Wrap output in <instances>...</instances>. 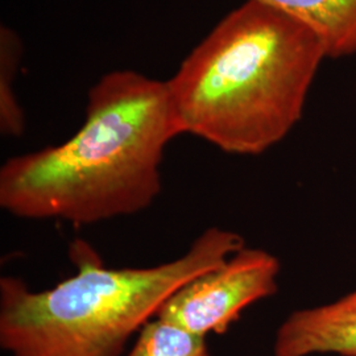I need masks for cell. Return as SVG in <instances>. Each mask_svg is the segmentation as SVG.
Wrapping results in <instances>:
<instances>
[{
  "mask_svg": "<svg viewBox=\"0 0 356 356\" xmlns=\"http://www.w3.org/2000/svg\"><path fill=\"white\" fill-rule=\"evenodd\" d=\"M313 29L329 58L356 54V0H256Z\"/></svg>",
  "mask_w": 356,
  "mask_h": 356,
  "instance_id": "8992f818",
  "label": "cell"
},
{
  "mask_svg": "<svg viewBox=\"0 0 356 356\" xmlns=\"http://www.w3.org/2000/svg\"><path fill=\"white\" fill-rule=\"evenodd\" d=\"M280 269L275 254L244 247L173 293L156 317L202 337L225 334L248 306L277 293Z\"/></svg>",
  "mask_w": 356,
  "mask_h": 356,
  "instance_id": "277c9868",
  "label": "cell"
},
{
  "mask_svg": "<svg viewBox=\"0 0 356 356\" xmlns=\"http://www.w3.org/2000/svg\"><path fill=\"white\" fill-rule=\"evenodd\" d=\"M179 135L166 82L107 73L90 89L85 122L72 138L3 164L0 206L22 219L76 227L138 214L161 193L164 152Z\"/></svg>",
  "mask_w": 356,
  "mask_h": 356,
  "instance_id": "6da1fadb",
  "label": "cell"
},
{
  "mask_svg": "<svg viewBox=\"0 0 356 356\" xmlns=\"http://www.w3.org/2000/svg\"><path fill=\"white\" fill-rule=\"evenodd\" d=\"M275 356H356V289L329 305L296 310L281 323Z\"/></svg>",
  "mask_w": 356,
  "mask_h": 356,
  "instance_id": "5b68a950",
  "label": "cell"
},
{
  "mask_svg": "<svg viewBox=\"0 0 356 356\" xmlns=\"http://www.w3.org/2000/svg\"><path fill=\"white\" fill-rule=\"evenodd\" d=\"M124 356H210V353L206 337L154 317L139 331L136 342Z\"/></svg>",
  "mask_w": 356,
  "mask_h": 356,
  "instance_id": "52a82bcc",
  "label": "cell"
},
{
  "mask_svg": "<svg viewBox=\"0 0 356 356\" xmlns=\"http://www.w3.org/2000/svg\"><path fill=\"white\" fill-rule=\"evenodd\" d=\"M245 247L239 234L210 227L177 259L144 268H108L89 243H70L76 272L33 292L0 279V346L10 356H123L129 339L189 281Z\"/></svg>",
  "mask_w": 356,
  "mask_h": 356,
  "instance_id": "3957f363",
  "label": "cell"
},
{
  "mask_svg": "<svg viewBox=\"0 0 356 356\" xmlns=\"http://www.w3.org/2000/svg\"><path fill=\"white\" fill-rule=\"evenodd\" d=\"M325 58L326 48L313 29L245 0L166 81L182 134L229 154L267 152L302 119Z\"/></svg>",
  "mask_w": 356,
  "mask_h": 356,
  "instance_id": "7a4b0ae2",
  "label": "cell"
},
{
  "mask_svg": "<svg viewBox=\"0 0 356 356\" xmlns=\"http://www.w3.org/2000/svg\"><path fill=\"white\" fill-rule=\"evenodd\" d=\"M22 42L8 26L0 32V129L1 134L19 138L26 129L24 113L13 91L15 76L20 64Z\"/></svg>",
  "mask_w": 356,
  "mask_h": 356,
  "instance_id": "ba28073f",
  "label": "cell"
}]
</instances>
